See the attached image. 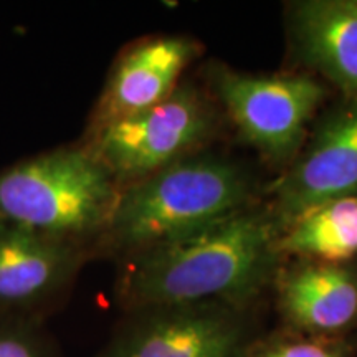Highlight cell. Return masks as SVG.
<instances>
[{
    "label": "cell",
    "instance_id": "cell-1",
    "mask_svg": "<svg viewBox=\"0 0 357 357\" xmlns=\"http://www.w3.org/2000/svg\"><path fill=\"white\" fill-rule=\"evenodd\" d=\"M276 234L270 212L250 205L190 234L119 258L116 303L121 311L187 303L261 307L281 265Z\"/></svg>",
    "mask_w": 357,
    "mask_h": 357
},
{
    "label": "cell",
    "instance_id": "cell-2",
    "mask_svg": "<svg viewBox=\"0 0 357 357\" xmlns=\"http://www.w3.org/2000/svg\"><path fill=\"white\" fill-rule=\"evenodd\" d=\"M253 184L238 164L192 154L119 190L95 255L123 258L234 215L252 205Z\"/></svg>",
    "mask_w": 357,
    "mask_h": 357
},
{
    "label": "cell",
    "instance_id": "cell-3",
    "mask_svg": "<svg viewBox=\"0 0 357 357\" xmlns=\"http://www.w3.org/2000/svg\"><path fill=\"white\" fill-rule=\"evenodd\" d=\"M119 189L84 146H61L0 171V220L93 250Z\"/></svg>",
    "mask_w": 357,
    "mask_h": 357
},
{
    "label": "cell",
    "instance_id": "cell-4",
    "mask_svg": "<svg viewBox=\"0 0 357 357\" xmlns=\"http://www.w3.org/2000/svg\"><path fill=\"white\" fill-rule=\"evenodd\" d=\"M215 126L212 102L194 84L181 83L158 106L84 134L79 144L108 171L121 190L200 153Z\"/></svg>",
    "mask_w": 357,
    "mask_h": 357
},
{
    "label": "cell",
    "instance_id": "cell-5",
    "mask_svg": "<svg viewBox=\"0 0 357 357\" xmlns=\"http://www.w3.org/2000/svg\"><path fill=\"white\" fill-rule=\"evenodd\" d=\"M260 310L187 303L123 311L98 357H250L265 334Z\"/></svg>",
    "mask_w": 357,
    "mask_h": 357
},
{
    "label": "cell",
    "instance_id": "cell-6",
    "mask_svg": "<svg viewBox=\"0 0 357 357\" xmlns=\"http://www.w3.org/2000/svg\"><path fill=\"white\" fill-rule=\"evenodd\" d=\"M211 84L240 137L268 160L287 166L301 151L307 124L328 96L310 75L261 77L213 66Z\"/></svg>",
    "mask_w": 357,
    "mask_h": 357
},
{
    "label": "cell",
    "instance_id": "cell-7",
    "mask_svg": "<svg viewBox=\"0 0 357 357\" xmlns=\"http://www.w3.org/2000/svg\"><path fill=\"white\" fill-rule=\"evenodd\" d=\"M93 257L83 243L0 220V318L47 323Z\"/></svg>",
    "mask_w": 357,
    "mask_h": 357
},
{
    "label": "cell",
    "instance_id": "cell-8",
    "mask_svg": "<svg viewBox=\"0 0 357 357\" xmlns=\"http://www.w3.org/2000/svg\"><path fill=\"white\" fill-rule=\"evenodd\" d=\"M276 229L314 205L357 195V101L342 100L270 185Z\"/></svg>",
    "mask_w": 357,
    "mask_h": 357
},
{
    "label": "cell",
    "instance_id": "cell-9",
    "mask_svg": "<svg viewBox=\"0 0 357 357\" xmlns=\"http://www.w3.org/2000/svg\"><path fill=\"white\" fill-rule=\"evenodd\" d=\"M199 52L200 43L185 35L146 37L124 48L93 106L84 134L100 131L167 100Z\"/></svg>",
    "mask_w": 357,
    "mask_h": 357
},
{
    "label": "cell",
    "instance_id": "cell-10",
    "mask_svg": "<svg viewBox=\"0 0 357 357\" xmlns=\"http://www.w3.org/2000/svg\"><path fill=\"white\" fill-rule=\"evenodd\" d=\"M271 296L278 328L310 336L357 334V265L294 260L280 265Z\"/></svg>",
    "mask_w": 357,
    "mask_h": 357
},
{
    "label": "cell",
    "instance_id": "cell-11",
    "mask_svg": "<svg viewBox=\"0 0 357 357\" xmlns=\"http://www.w3.org/2000/svg\"><path fill=\"white\" fill-rule=\"evenodd\" d=\"M298 60L357 101V8L352 0H303L288 7Z\"/></svg>",
    "mask_w": 357,
    "mask_h": 357
},
{
    "label": "cell",
    "instance_id": "cell-12",
    "mask_svg": "<svg viewBox=\"0 0 357 357\" xmlns=\"http://www.w3.org/2000/svg\"><path fill=\"white\" fill-rule=\"evenodd\" d=\"M278 257L319 263H354L357 258V195L314 205L278 229Z\"/></svg>",
    "mask_w": 357,
    "mask_h": 357
},
{
    "label": "cell",
    "instance_id": "cell-13",
    "mask_svg": "<svg viewBox=\"0 0 357 357\" xmlns=\"http://www.w3.org/2000/svg\"><path fill=\"white\" fill-rule=\"evenodd\" d=\"M250 357H357V334L326 337L276 328L258 339Z\"/></svg>",
    "mask_w": 357,
    "mask_h": 357
},
{
    "label": "cell",
    "instance_id": "cell-14",
    "mask_svg": "<svg viewBox=\"0 0 357 357\" xmlns=\"http://www.w3.org/2000/svg\"><path fill=\"white\" fill-rule=\"evenodd\" d=\"M0 357H61L47 323L0 318Z\"/></svg>",
    "mask_w": 357,
    "mask_h": 357
},
{
    "label": "cell",
    "instance_id": "cell-15",
    "mask_svg": "<svg viewBox=\"0 0 357 357\" xmlns=\"http://www.w3.org/2000/svg\"><path fill=\"white\" fill-rule=\"evenodd\" d=\"M352 3H354V6H356V8H357V0H352Z\"/></svg>",
    "mask_w": 357,
    "mask_h": 357
}]
</instances>
